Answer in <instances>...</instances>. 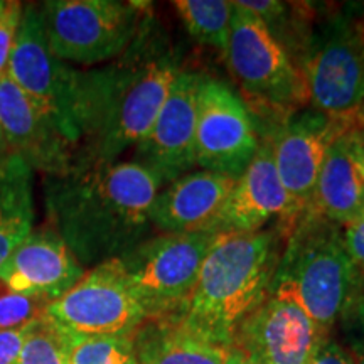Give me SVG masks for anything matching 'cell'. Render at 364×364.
<instances>
[{
  "instance_id": "d6986e66",
  "label": "cell",
  "mask_w": 364,
  "mask_h": 364,
  "mask_svg": "<svg viewBox=\"0 0 364 364\" xmlns=\"http://www.w3.org/2000/svg\"><path fill=\"white\" fill-rule=\"evenodd\" d=\"M139 364H226L230 348L177 316L149 317L132 334Z\"/></svg>"
},
{
  "instance_id": "d6a6232c",
  "label": "cell",
  "mask_w": 364,
  "mask_h": 364,
  "mask_svg": "<svg viewBox=\"0 0 364 364\" xmlns=\"http://www.w3.org/2000/svg\"><path fill=\"white\" fill-rule=\"evenodd\" d=\"M226 364H248V361L241 356V354L236 351L235 348H230V351H228Z\"/></svg>"
},
{
  "instance_id": "4fadbf2b",
  "label": "cell",
  "mask_w": 364,
  "mask_h": 364,
  "mask_svg": "<svg viewBox=\"0 0 364 364\" xmlns=\"http://www.w3.org/2000/svg\"><path fill=\"white\" fill-rule=\"evenodd\" d=\"M343 132L346 127L339 118H332L316 108H302L282 120L275 135L268 140L277 172L292 203L295 220L311 204L327 150Z\"/></svg>"
},
{
  "instance_id": "ac0fdd59",
  "label": "cell",
  "mask_w": 364,
  "mask_h": 364,
  "mask_svg": "<svg viewBox=\"0 0 364 364\" xmlns=\"http://www.w3.org/2000/svg\"><path fill=\"white\" fill-rule=\"evenodd\" d=\"M235 182L220 172L191 171L159 191L150 208V226L162 233L215 231Z\"/></svg>"
},
{
  "instance_id": "1f68e13d",
  "label": "cell",
  "mask_w": 364,
  "mask_h": 364,
  "mask_svg": "<svg viewBox=\"0 0 364 364\" xmlns=\"http://www.w3.org/2000/svg\"><path fill=\"white\" fill-rule=\"evenodd\" d=\"M348 134H349V139H351V147H353L354 159H356L359 169H361L363 179H364V144L358 139L356 135H354V132H349L348 130Z\"/></svg>"
},
{
  "instance_id": "83f0119b",
  "label": "cell",
  "mask_w": 364,
  "mask_h": 364,
  "mask_svg": "<svg viewBox=\"0 0 364 364\" xmlns=\"http://www.w3.org/2000/svg\"><path fill=\"white\" fill-rule=\"evenodd\" d=\"M341 228H343L346 250L351 255L353 262L356 263L359 270L364 273V213Z\"/></svg>"
},
{
  "instance_id": "277c9868",
  "label": "cell",
  "mask_w": 364,
  "mask_h": 364,
  "mask_svg": "<svg viewBox=\"0 0 364 364\" xmlns=\"http://www.w3.org/2000/svg\"><path fill=\"white\" fill-rule=\"evenodd\" d=\"M285 236L272 289L292 295L331 334L353 300L364 292V273L346 250L343 228L336 223L304 211Z\"/></svg>"
},
{
  "instance_id": "9a60e30c",
  "label": "cell",
  "mask_w": 364,
  "mask_h": 364,
  "mask_svg": "<svg viewBox=\"0 0 364 364\" xmlns=\"http://www.w3.org/2000/svg\"><path fill=\"white\" fill-rule=\"evenodd\" d=\"M0 125L12 156L44 177L66 174L78 162L75 147L7 75L0 78Z\"/></svg>"
},
{
  "instance_id": "9c48e42d",
  "label": "cell",
  "mask_w": 364,
  "mask_h": 364,
  "mask_svg": "<svg viewBox=\"0 0 364 364\" xmlns=\"http://www.w3.org/2000/svg\"><path fill=\"white\" fill-rule=\"evenodd\" d=\"M215 236V231L162 233L118 258L147 318L186 312Z\"/></svg>"
},
{
  "instance_id": "f546056e",
  "label": "cell",
  "mask_w": 364,
  "mask_h": 364,
  "mask_svg": "<svg viewBox=\"0 0 364 364\" xmlns=\"http://www.w3.org/2000/svg\"><path fill=\"white\" fill-rule=\"evenodd\" d=\"M309 364H351V363H349V358L343 349V346L338 343V339L332 338L329 334L321 341L317 351L314 353V356Z\"/></svg>"
},
{
  "instance_id": "7c38bea8",
  "label": "cell",
  "mask_w": 364,
  "mask_h": 364,
  "mask_svg": "<svg viewBox=\"0 0 364 364\" xmlns=\"http://www.w3.org/2000/svg\"><path fill=\"white\" fill-rule=\"evenodd\" d=\"M326 336L292 295L270 289L238 326L231 348L248 364H309Z\"/></svg>"
},
{
  "instance_id": "30bf717a",
  "label": "cell",
  "mask_w": 364,
  "mask_h": 364,
  "mask_svg": "<svg viewBox=\"0 0 364 364\" xmlns=\"http://www.w3.org/2000/svg\"><path fill=\"white\" fill-rule=\"evenodd\" d=\"M44 316L68 334L132 336L147 312L118 258L85 272L78 284L46 307Z\"/></svg>"
},
{
  "instance_id": "4316f807",
  "label": "cell",
  "mask_w": 364,
  "mask_h": 364,
  "mask_svg": "<svg viewBox=\"0 0 364 364\" xmlns=\"http://www.w3.org/2000/svg\"><path fill=\"white\" fill-rule=\"evenodd\" d=\"M22 12H24V6L17 0H2L0 2V78L7 75Z\"/></svg>"
},
{
  "instance_id": "8fae6325",
  "label": "cell",
  "mask_w": 364,
  "mask_h": 364,
  "mask_svg": "<svg viewBox=\"0 0 364 364\" xmlns=\"http://www.w3.org/2000/svg\"><path fill=\"white\" fill-rule=\"evenodd\" d=\"M260 147L248 105L225 81L201 75L196 118V167L238 177Z\"/></svg>"
},
{
  "instance_id": "836d02e7",
  "label": "cell",
  "mask_w": 364,
  "mask_h": 364,
  "mask_svg": "<svg viewBox=\"0 0 364 364\" xmlns=\"http://www.w3.org/2000/svg\"><path fill=\"white\" fill-rule=\"evenodd\" d=\"M11 150H9V145L6 142V136H4V130H2V125H0V161H4V159L11 157Z\"/></svg>"
},
{
  "instance_id": "3957f363",
  "label": "cell",
  "mask_w": 364,
  "mask_h": 364,
  "mask_svg": "<svg viewBox=\"0 0 364 364\" xmlns=\"http://www.w3.org/2000/svg\"><path fill=\"white\" fill-rule=\"evenodd\" d=\"M280 233H216L182 314L186 322L226 348L241 322L270 292L280 260Z\"/></svg>"
},
{
  "instance_id": "484cf974",
  "label": "cell",
  "mask_w": 364,
  "mask_h": 364,
  "mask_svg": "<svg viewBox=\"0 0 364 364\" xmlns=\"http://www.w3.org/2000/svg\"><path fill=\"white\" fill-rule=\"evenodd\" d=\"M339 341L351 364H364V292L339 318Z\"/></svg>"
},
{
  "instance_id": "ffe728a7",
  "label": "cell",
  "mask_w": 364,
  "mask_h": 364,
  "mask_svg": "<svg viewBox=\"0 0 364 364\" xmlns=\"http://www.w3.org/2000/svg\"><path fill=\"white\" fill-rule=\"evenodd\" d=\"M306 211L339 226L364 213V179L348 130L332 140Z\"/></svg>"
},
{
  "instance_id": "8992f818",
  "label": "cell",
  "mask_w": 364,
  "mask_h": 364,
  "mask_svg": "<svg viewBox=\"0 0 364 364\" xmlns=\"http://www.w3.org/2000/svg\"><path fill=\"white\" fill-rule=\"evenodd\" d=\"M39 11L51 53L78 65L124 54L147 16L140 4L122 0H49Z\"/></svg>"
},
{
  "instance_id": "e575fe53",
  "label": "cell",
  "mask_w": 364,
  "mask_h": 364,
  "mask_svg": "<svg viewBox=\"0 0 364 364\" xmlns=\"http://www.w3.org/2000/svg\"><path fill=\"white\" fill-rule=\"evenodd\" d=\"M349 132H354V130H349ZM354 135H356L358 139L361 140V142L364 144V132H354Z\"/></svg>"
},
{
  "instance_id": "cb8c5ba5",
  "label": "cell",
  "mask_w": 364,
  "mask_h": 364,
  "mask_svg": "<svg viewBox=\"0 0 364 364\" xmlns=\"http://www.w3.org/2000/svg\"><path fill=\"white\" fill-rule=\"evenodd\" d=\"M70 364H139L132 336L70 334Z\"/></svg>"
},
{
  "instance_id": "52a82bcc",
  "label": "cell",
  "mask_w": 364,
  "mask_h": 364,
  "mask_svg": "<svg viewBox=\"0 0 364 364\" xmlns=\"http://www.w3.org/2000/svg\"><path fill=\"white\" fill-rule=\"evenodd\" d=\"M225 58L241 90L284 118L311 103L300 68L265 24L240 2H235Z\"/></svg>"
},
{
  "instance_id": "603a6c76",
  "label": "cell",
  "mask_w": 364,
  "mask_h": 364,
  "mask_svg": "<svg viewBox=\"0 0 364 364\" xmlns=\"http://www.w3.org/2000/svg\"><path fill=\"white\" fill-rule=\"evenodd\" d=\"M70 334L43 316L31 322L16 364H70Z\"/></svg>"
},
{
  "instance_id": "f1b7e54d",
  "label": "cell",
  "mask_w": 364,
  "mask_h": 364,
  "mask_svg": "<svg viewBox=\"0 0 364 364\" xmlns=\"http://www.w3.org/2000/svg\"><path fill=\"white\" fill-rule=\"evenodd\" d=\"M29 324L19 329L0 331V364H16Z\"/></svg>"
},
{
  "instance_id": "4dcf8cb0",
  "label": "cell",
  "mask_w": 364,
  "mask_h": 364,
  "mask_svg": "<svg viewBox=\"0 0 364 364\" xmlns=\"http://www.w3.org/2000/svg\"><path fill=\"white\" fill-rule=\"evenodd\" d=\"M339 120H343L346 130L364 132V102L353 113H349L344 118H339Z\"/></svg>"
},
{
  "instance_id": "2e32d148",
  "label": "cell",
  "mask_w": 364,
  "mask_h": 364,
  "mask_svg": "<svg viewBox=\"0 0 364 364\" xmlns=\"http://www.w3.org/2000/svg\"><path fill=\"white\" fill-rule=\"evenodd\" d=\"M272 220L280 221L284 235L295 223L292 203L277 172L270 142L260 140L253 161L235 182L215 231L255 233L265 230V225Z\"/></svg>"
},
{
  "instance_id": "6da1fadb",
  "label": "cell",
  "mask_w": 364,
  "mask_h": 364,
  "mask_svg": "<svg viewBox=\"0 0 364 364\" xmlns=\"http://www.w3.org/2000/svg\"><path fill=\"white\" fill-rule=\"evenodd\" d=\"M164 186L135 161L78 162L66 174L44 177L48 226L81 267L93 268L147 240L150 208Z\"/></svg>"
},
{
  "instance_id": "e0dca14e",
  "label": "cell",
  "mask_w": 364,
  "mask_h": 364,
  "mask_svg": "<svg viewBox=\"0 0 364 364\" xmlns=\"http://www.w3.org/2000/svg\"><path fill=\"white\" fill-rule=\"evenodd\" d=\"M85 268L53 228L33 230L11 253L0 282L12 292L53 302L78 284Z\"/></svg>"
},
{
  "instance_id": "5bb4252c",
  "label": "cell",
  "mask_w": 364,
  "mask_h": 364,
  "mask_svg": "<svg viewBox=\"0 0 364 364\" xmlns=\"http://www.w3.org/2000/svg\"><path fill=\"white\" fill-rule=\"evenodd\" d=\"M201 75L182 71L167 95L152 129L135 147L132 161L161 176L164 184L196 167V118Z\"/></svg>"
},
{
  "instance_id": "d4e9b609",
  "label": "cell",
  "mask_w": 364,
  "mask_h": 364,
  "mask_svg": "<svg viewBox=\"0 0 364 364\" xmlns=\"http://www.w3.org/2000/svg\"><path fill=\"white\" fill-rule=\"evenodd\" d=\"M48 302L12 292L0 282V331L24 327L43 317Z\"/></svg>"
},
{
  "instance_id": "7a4b0ae2",
  "label": "cell",
  "mask_w": 364,
  "mask_h": 364,
  "mask_svg": "<svg viewBox=\"0 0 364 364\" xmlns=\"http://www.w3.org/2000/svg\"><path fill=\"white\" fill-rule=\"evenodd\" d=\"M179 73L166 34L145 16L124 54L100 70L81 71L78 162H117L142 142Z\"/></svg>"
},
{
  "instance_id": "5b68a950",
  "label": "cell",
  "mask_w": 364,
  "mask_h": 364,
  "mask_svg": "<svg viewBox=\"0 0 364 364\" xmlns=\"http://www.w3.org/2000/svg\"><path fill=\"white\" fill-rule=\"evenodd\" d=\"M312 108L344 118L364 102V4H344L312 22L299 59Z\"/></svg>"
},
{
  "instance_id": "ba28073f",
  "label": "cell",
  "mask_w": 364,
  "mask_h": 364,
  "mask_svg": "<svg viewBox=\"0 0 364 364\" xmlns=\"http://www.w3.org/2000/svg\"><path fill=\"white\" fill-rule=\"evenodd\" d=\"M7 76L80 156L81 71L73 70L51 53L38 6L24 7Z\"/></svg>"
},
{
  "instance_id": "44dd1931",
  "label": "cell",
  "mask_w": 364,
  "mask_h": 364,
  "mask_svg": "<svg viewBox=\"0 0 364 364\" xmlns=\"http://www.w3.org/2000/svg\"><path fill=\"white\" fill-rule=\"evenodd\" d=\"M33 172L17 156L0 161V268L33 231Z\"/></svg>"
},
{
  "instance_id": "7402d4cb",
  "label": "cell",
  "mask_w": 364,
  "mask_h": 364,
  "mask_svg": "<svg viewBox=\"0 0 364 364\" xmlns=\"http://www.w3.org/2000/svg\"><path fill=\"white\" fill-rule=\"evenodd\" d=\"M177 17L194 41L211 46L225 56L230 43L235 2L230 0H176Z\"/></svg>"
}]
</instances>
